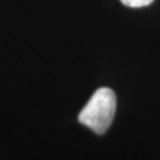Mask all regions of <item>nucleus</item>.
I'll return each mask as SVG.
<instances>
[{"label":"nucleus","instance_id":"obj_1","mask_svg":"<svg viewBox=\"0 0 160 160\" xmlns=\"http://www.w3.org/2000/svg\"><path fill=\"white\" fill-rule=\"evenodd\" d=\"M116 110V96L110 88H100L92 94L78 115V121L96 134H103L112 125Z\"/></svg>","mask_w":160,"mask_h":160},{"label":"nucleus","instance_id":"obj_2","mask_svg":"<svg viewBox=\"0 0 160 160\" xmlns=\"http://www.w3.org/2000/svg\"><path fill=\"white\" fill-rule=\"evenodd\" d=\"M120 1L128 7H143L153 2V0H120Z\"/></svg>","mask_w":160,"mask_h":160}]
</instances>
